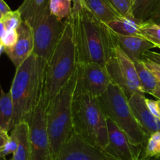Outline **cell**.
Segmentation results:
<instances>
[{
  "label": "cell",
  "instance_id": "26",
  "mask_svg": "<svg viewBox=\"0 0 160 160\" xmlns=\"http://www.w3.org/2000/svg\"><path fill=\"white\" fill-rule=\"evenodd\" d=\"M122 17H133L131 14V3L130 0H109Z\"/></svg>",
  "mask_w": 160,
  "mask_h": 160
},
{
  "label": "cell",
  "instance_id": "11",
  "mask_svg": "<svg viewBox=\"0 0 160 160\" xmlns=\"http://www.w3.org/2000/svg\"><path fill=\"white\" fill-rule=\"evenodd\" d=\"M108 144L105 152L117 160H139L144 146L133 144L123 130L107 118Z\"/></svg>",
  "mask_w": 160,
  "mask_h": 160
},
{
  "label": "cell",
  "instance_id": "15",
  "mask_svg": "<svg viewBox=\"0 0 160 160\" xmlns=\"http://www.w3.org/2000/svg\"><path fill=\"white\" fill-rule=\"evenodd\" d=\"M115 35L119 47L134 62L142 61L147 51L151 49L156 48V46L152 42L142 36H126L116 33Z\"/></svg>",
  "mask_w": 160,
  "mask_h": 160
},
{
  "label": "cell",
  "instance_id": "38",
  "mask_svg": "<svg viewBox=\"0 0 160 160\" xmlns=\"http://www.w3.org/2000/svg\"><path fill=\"white\" fill-rule=\"evenodd\" d=\"M139 160H160V158H159V159H156V158H144L141 157Z\"/></svg>",
  "mask_w": 160,
  "mask_h": 160
},
{
  "label": "cell",
  "instance_id": "22",
  "mask_svg": "<svg viewBox=\"0 0 160 160\" xmlns=\"http://www.w3.org/2000/svg\"><path fill=\"white\" fill-rule=\"evenodd\" d=\"M134 63L136 70H137L140 83L143 87L144 90H145V93L152 95L153 93L156 90V87H157L159 82L157 81L156 77L152 73L151 71L145 66V64L143 62V60L134 61Z\"/></svg>",
  "mask_w": 160,
  "mask_h": 160
},
{
  "label": "cell",
  "instance_id": "17",
  "mask_svg": "<svg viewBox=\"0 0 160 160\" xmlns=\"http://www.w3.org/2000/svg\"><path fill=\"white\" fill-rule=\"evenodd\" d=\"M11 133L17 140V147L12 154V160H31V141H30L29 124L22 122L14 126Z\"/></svg>",
  "mask_w": 160,
  "mask_h": 160
},
{
  "label": "cell",
  "instance_id": "9",
  "mask_svg": "<svg viewBox=\"0 0 160 160\" xmlns=\"http://www.w3.org/2000/svg\"><path fill=\"white\" fill-rule=\"evenodd\" d=\"M64 27L65 21L55 17L49 10L35 26L33 27L34 42L33 53L47 62Z\"/></svg>",
  "mask_w": 160,
  "mask_h": 160
},
{
  "label": "cell",
  "instance_id": "37",
  "mask_svg": "<svg viewBox=\"0 0 160 160\" xmlns=\"http://www.w3.org/2000/svg\"><path fill=\"white\" fill-rule=\"evenodd\" d=\"M152 96H153V97H156V98L159 99V100H160V83H158L157 87H156V90H155V92L153 93Z\"/></svg>",
  "mask_w": 160,
  "mask_h": 160
},
{
  "label": "cell",
  "instance_id": "23",
  "mask_svg": "<svg viewBox=\"0 0 160 160\" xmlns=\"http://www.w3.org/2000/svg\"><path fill=\"white\" fill-rule=\"evenodd\" d=\"M138 35L145 38L160 49V25L151 21L143 22L141 24Z\"/></svg>",
  "mask_w": 160,
  "mask_h": 160
},
{
  "label": "cell",
  "instance_id": "36",
  "mask_svg": "<svg viewBox=\"0 0 160 160\" xmlns=\"http://www.w3.org/2000/svg\"><path fill=\"white\" fill-rule=\"evenodd\" d=\"M6 31H7V30H6L4 23H3L2 20H0V39H1V40L6 35Z\"/></svg>",
  "mask_w": 160,
  "mask_h": 160
},
{
  "label": "cell",
  "instance_id": "7",
  "mask_svg": "<svg viewBox=\"0 0 160 160\" xmlns=\"http://www.w3.org/2000/svg\"><path fill=\"white\" fill-rule=\"evenodd\" d=\"M112 83L117 84L128 99L134 93L145 94L138 75L134 61L119 47H116L112 56L106 64Z\"/></svg>",
  "mask_w": 160,
  "mask_h": 160
},
{
  "label": "cell",
  "instance_id": "13",
  "mask_svg": "<svg viewBox=\"0 0 160 160\" xmlns=\"http://www.w3.org/2000/svg\"><path fill=\"white\" fill-rule=\"evenodd\" d=\"M17 30L18 39L16 44L4 50L16 68L32 54L34 44V31L29 24L23 20Z\"/></svg>",
  "mask_w": 160,
  "mask_h": 160
},
{
  "label": "cell",
  "instance_id": "32",
  "mask_svg": "<svg viewBox=\"0 0 160 160\" xmlns=\"http://www.w3.org/2000/svg\"><path fill=\"white\" fill-rule=\"evenodd\" d=\"M144 58L149 60V61H154V62L160 64V53H157V52L148 50L145 53Z\"/></svg>",
  "mask_w": 160,
  "mask_h": 160
},
{
  "label": "cell",
  "instance_id": "35",
  "mask_svg": "<svg viewBox=\"0 0 160 160\" xmlns=\"http://www.w3.org/2000/svg\"><path fill=\"white\" fill-rule=\"evenodd\" d=\"M73 3V9H78L82 8L83 6H86L85 0H71Z\"/></svg>",
  "mask_w": 160,
  "mask_h": 160
},
{
  "label": "cell",
  "instance_id": "42",
  "mask_svg": "<svg viewBox=\"0 0 160 160\" xmlns=\"http://www.w3.org/2000/svg\"><path fill=\"white\" fill-rule=\"evenodd\" d=\"M10 160H12V159H10Z\"/></svg>",
  "mask_w": 160,
  "mask_h": 160
},
{
  "label": "cell",
  "instance_id": "10",
  "mask_svg": "<svg viewBox=\"0 0 160 160\" xmlns=\"http://www.w3.org/2000/svg\"><path fill=\"white\" fill-rule=\"evenodd\" d=\"M46 108L42 100L28 122L31 141V160H52L46 124Z\"/></svg>",
  "mask_w": 160,
  "mask_h": 160
},
{
  "label": "cell",
  "instance_id": "18",
  "mask_svg": "<svg viewBox=\"0 0 160 160\" xmlns=\"http://www.w3.org/2000/svg\"><path fill=\"white\" fill-rule=\"evenodd\" d=\"M85 4L93 15L105 24L122 17L109 0H85Z\"/></svg>",
  "mask_w": 160,
  "mask_h": 160
},
{
  "label": "cell",
  "instance_id": "4",
  "mask_svg": "<svg viewBox=\"0 0 160 160\" xmlns=\"http://www.w3.org/2000/svg\"><path fill=\"white\" fill-rule=\"evenodd\" d=\"M77 72L46 108V124L52 160L73 133V102Z\"/></svg>",
  "mask_w": 160,
  "mask_h": 160
},
{
  "label": "cell",
  "instance_id": "20",
  "mask_svg": "<svg viewBox=\"0 0 160 160\" xmlns=\"http://www.w3.org/2000/svg\"><path fill=\"white\" fill-rule=\"evenodd\" d=\"M13 104L10 92H4L0 87V129L5 131L12 130Z\"/></svg>",
  "mask_w": 160,
  "mask_h": 160
},
{
  "label": "cell",
  "instance_id": "6",
  "mask_svg": "<svg viewBox=\"0 0 160 160\" xmlns=\"http://www.w3.org/2000/svg\"><path fill=\"white\" fill-rule=\"evenodd\" d=\"M98 101L106 117L124 132L133 144L145 146L149 135L139 124L128 98L117 84L111 83L107 90L98 97Z\"/></svg>",
  "mask_w": 160,
  "mask_h": 160
},
{
  "label": "cell",
  "instance_id": "12",
  "mask_svg": "<svg viewBox=\"0 0 160 160\" xmlns=\"http://www.w3.org/2000/svg\"><path fill=\"white\" fill-rule=\"evenodd\" d=\"M53 160H117L73 132Z\"/></svg>",
  "mask_w": 160,
  "mask_h": 160
},
{
  "label": "cell",
  "instance_id": "27",
  "mask_svg": "<svg viewBox=\"0 0 160 160\" xmlns=\"http://www.w3.org/2000/svg\"><path fill=\"white\" fill-rule=\"evenodd\" d=\"M17 39H18V33H17V29L6 31L4 37L2 39V42L4 45V48L7 49L13 46L17 42Z\"/></svg>",
  "mask_w": 160,
  "mask_h": 160
},
{
  "label": "cell",
  "instance_id": "28",
  "mask_svg": "<svg viewBox=\"0 0 160 160\" xmlns=\"http://www.w3.org/2000/svg\"><path fill=\"white\" fill-rule=\"evenodd\" d=\"M17 147V140L16 138L15 135L12 133L9 135V140L7 142L6 145L5 146L1 154V158H4L6 155L9 154H13L16 152Z\"/></svg>",
  "mask_w": 160,
  "mask_h": 160
},
{
  "label": "cell",
  "instance_id": "40",
  "mask_svg": "<svg viewBox=\"0 0 160 160\" xmlns=\"http://www.w3.org/2000/svg\"><path fill=\"white\" fill-rule=\"evenodd\" d=\"M130 1H131V4H132V3H133V1H134V0H130Z\"/></svg>",
  "mask_w": 160,
  "mask_h": 160
},
{
  "label": "cell",
  "instance_id": "2",
  "mask_svg": "<svg viewBox=\"0 0 160 160\" xmlns=\"http://www.w3.org/2000/svg\"><path fill=\"white\" fill-rule=\"evenodd\" d=\"M64 21L63 31L45 65L41 97L45 108L75 75L78 68V53L73 20L70 16Z\"/></svg>",
  "mask_w": 160,
  "mask_h": 160
},
{
  "label": "cell",
  "instance_id": "5",
  "mask_svg": "<svg viewBox=\"0 0 160 160\" xmlns=\"http://www.w3.org/2000/svg\"><path fill=\"white\" fill-rule=\"evenodd\" d=\"M106 119L98 98L88 94L75 96L73 102V131L103 151L108 144Z\"/></svg>",
  "mask_w": 160,
  "mask_h": 160
},
{
  "label": "cell",
  "instance_id": "33",
  "mask_svg": "<svg viewBox=\"0 0 160 160\" xmlns=\"http://www.w3.org/2000/svg\"><path fill=\"white\" fill-rule=\"evenodd\" d=\"M148 21L153 22V23L160 25V2Z\"/></svg>",
  "mask_w": 160,
  "mask_h": 160
},
{
  "label": "cell",
  "instance_id": "41",
  "mask_svg": "<svg viewBox=\"0 0 160 160\" xmlns=\"http://www.w3.org/2000/svg\"><path fill=\"white\" fill-rule=\"evenodd\" d=\"M4 159V158H0V160H3Z\"/></svg>",
  "mask_w": 160,
  "mask_h": 160
},
{
  "label": "cell",
  "instance_id": "1",
  "mask_svg": "<svg viewBox=\"0 0 160 160\" xmlns=\"http://www.w3.org/2000/svg\"><path fill=\"white\" fill-rule=\"evenodd\" d=\"M70 17L74 28L78 64L95 62L106 67L118 45L115 33L87 6L72 9Z\"/></svg>",
  "mask_w": 160,
  "mask_h": 160
},
{
  "label": "cell",
  "instance_id": "34",
  "mask_svg": "<svg viewBox=\"0 0 160 160\" xmlns=\"http://www.w3.org/2000/svg\"><path fill=\"white\" fill-rule=\"evenodd\" d=\"M0 11H1L4 15H6V13L11 12L12 10H11L9 6L6 4V2H5L4 0H0Z\"/></svg>",
  "mask_w": 160,
  "mask_h": 160
},
{
  "label": "cell",
  "instance_id": "25",
  "mask_svg": "<svg viewBox=\"0 0 160 160\" xmlns=\"http://www.w3.org/2000/svg\"><path fill=\"white\" fill-rule=\"evenodd\" d=\"M2 20L4 23L7 31L17 29L23 21L21 15H20L18 9L15 11H11V12L6 13V15H4Z\"/></svg>",
  "mask_w": 160,
  "mask_h": 160
},
{
  "label": "cell",
  "instance_id": "31",
  "mask_svg": "<svg viewBox=\"0 0 160 160\" xmlns=\"http://www.w3.org/2000/svg\"><path fill=\"white\" fill-rule=\"evenodd\" d=\"M9 135L8 134V132L0 129V158H1L2 152L3 149L9 141Z\"/></svg>",
  "mask_w": 160,
  "mask_h": 160
},
{
  "label": "cell",
  "instance_id": "19",
  "mask_svg": "<svg viewBox=\"0 0 160 160\" xmlns=\"http://www.w3.org/2000/svg\"><path fill=\"white\" fill-rule=\"evenodd\" d=\"M106 24L114 33L121 35H138L142 22L134 17H120Z\"/></svg>",
  "mask_w": 160,
  "mask_h": 160
},
{
  "label": "cell",
  "instance_id": "29",
  "mask_svg": "<svg viewBox=\"0 0 160 160\" xmlns=\"http://www.w3.org/2000/svg\"><path fill=\"white\" fill-rule=\"evenodd\" d=\"M145 103L149 111L154 115L156 118L160 119V100H151V99L145 98Z\"/></svg>",
  "mask_w": 160,
  "mask_h": 160
},
{
  "label": "cell",
  "instance_id": "24",
  "mask_svg": "<svg viewBox=\"0 0 160 160\" xmlns=\"http://www.w3.org/2000/svg\"><path fill=\"white\" fill-rule=\"evenodd\" d=\"M71 0H50L49 10L52 15L59 20H66L72 12Z\"/></svg>",
  "mask_w": 160,
  "mask_h": 160
},
{
  "label": "cell",
  "instance_id": "30",
  "mask_svg": "<svg viewBox=\"0 0 160 160\" xmlns=\"http://www.w3.org/2000/svg\"><path fill=\"white\" fill-rule=\"evenodd\" d=\"M143 62L145 64V66L151 71L153 75L156 78L157 81L160 83V64L154 62V61H149L148 59H145V58L143 59Z\"/></svg>",
  "mask_w": 160,
  "mask_h": 160
},
{
  "label": "cell",
  "instance_id": "16",
  "mask_svg": "<svg viewBox=\"0 0 160 160\" xmlns=\"http://www.w3.org/2000/svg\"><path fill=\"white\" fill-rule=\"evenodd\" d=\"M49 2L50 0H23L17 9L22 20L33 28L49 12Z\"/></svg>",
  "mask_w": 160,
  "mask_h": 160
},
{
  "label": "cell",
  "instance_id": "21",
  "mask_svg": "<svg viewBox=\"0 0 160 160\" xmlns=\"http://www.w3.org/2000/svg\"><path fill=\"white\" fill-rule=\"evenodd\" d=\"M160 0H134L131 4V14L138 21H148L159 5Z\"/></svg>",
  "mask_w": 160,
  "mask_h": 160
},
{
  "label": "cell",
  "instance_id": "14",
  "mask_svg": "<svg viewBox=\"0 0 160 160\" xmlns=\"http://www.w3.org/2000/svg\"><path fill=\"white\" fill-rule=\"evenodd\" d=\"M145 98V94L136 93L128 99V101L139 124L150 136L156 132H160V119L149 111Z\"/></svg>",
  "mask_w": 160,
  "mask_h": 160
},
{
  "label": "cell",
  "instance_id": "39",
  "mask_svg": "<svg viewBox=\"0 0 160 160\" xmlns=\"http://www.w3.org/2000/svg\"><path fill=\"white\" fill-rule=\"evenodd\" d=\"M3 17H4V14H3L2 13L1 11H0V20H2Z\"/></svg>",
  "mask_w": 160,
  "mask_h": 160
},
{
  "label": "cell",
  "instance_id": "8",
  "mask_svg": "<svg viewBox=\"0 0 160 160\" xmlns=\"http://www.w3.org/2000/svg\"><path fill=\"white\" fill-rule=\"evenodd\" d=\"M112 83L106 67L95 62L80 63L77 68L74 97L88 94L98 98Z\"/></svg>",
  "mask_w": 160,
  "mask_h": 160
},
{
  "label": "cell",
  "instance_id": "3",
  "mask_svg": "<svg viewBox=\"0 0 160 160\" xmlns=\"http://www.w3.org/2000/svg\"><path fill=\"white\" fill-rule=\"evenodd\" d=\"M45 65L46 61L32 53L16 68L9 90L13 104L12 129L20 122H29L38 106Z\"/></svg>",
  "mask_w": 160,
  "mask_h": 160
}]
</instances>
